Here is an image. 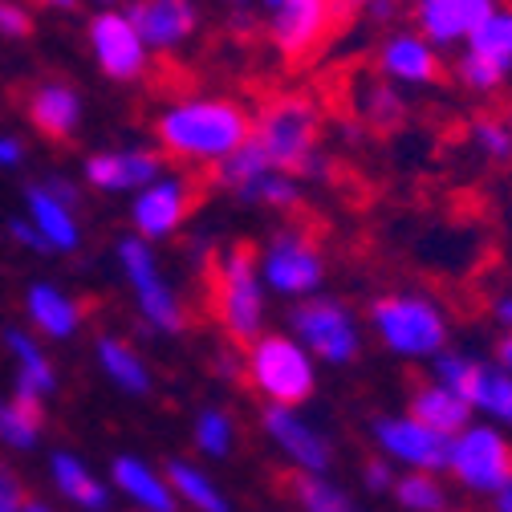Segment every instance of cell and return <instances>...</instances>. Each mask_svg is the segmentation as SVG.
<instances>
[{
	"label": "cell",
	"instance_id": "9a60e30c",
	"mask_svg": "<svg viewBox=\"0 0 512 512\" xmlns=\"http://www.w3.org/2000/svg\"><path fill=\"white\" fill-rule=\"evenodd\" d=\"M191 212H196V179L163 171L155 183L135 191V200H131V228L147 244H159V240L179 236L183 224L191 220Z\"/></svg>",
	"mask_w": 512,
	"mask_h": 512
},
{
	"label": "cell",
	"instance_id": "836d02e7",
	"mask_svg": "<svg viewBox=\"0 0 512 512\" xmlns=\"http://www.w3.org/2000/svg\"><path fill=\"white\" fill-rule=\"evenodd\" d=\"M464 49L488 57L492 66H500L504 74H512V5H496V9L484 17V25L468 37Z\"/></svg>",
	"mask_w": 512,
	"mask_h": 512
},
{
	"label": "cell",
	"instance_id": "1f68e13d",
	"mask_svg": "<svg viewBox=\"0 0 512 512\" xmlns=\"http://www.w3.org/2000/svg\"><path fill=\"white\" fill-rule=\"evenodd\" d=\"M358 118L366 122V131H399L407 122V98L399 86L387 78H366L358 82Z\"/></svg>",
	"mask_w": 512,
	"mask_h": 512
},
{
	"label": "cell",
	"instance_id": "7402d4cb",
	"mask_svg": "<svg viewBox=\"0 0 512 512\" xmlns=\"http://www.w3.org/2000/svg\"><path fill=\"white\" fill-rule=\"evenodd\" d=\"M82 118H86V106L70 82H41L29 94V122L53 143H70L82 131Z\"/></svg>",
	"mask_w": 512,
	"mask_h": 512
},
{
	"label": "cell",
	"instance_id": "e0dca14e",
	"mask_svg": "<svg viewBox=\"0 0 512 512\" xmlns=\"http://www.w3.org/2000/svg\"><path fill=\"white\" fill-rule=\"evenodd\" d=\"M374 74L387 78L391 86L423 90L443 78V57L419 29H391L382 33L374 49Z\"/></svg>",
	"mask_w": 512,
	"mask_h": 512
},
{
	"label": "cell",
	"instance_id": "f546056e",
	"mask_svg": "<svg viewBox=\"0 0 512 512\" xmlns=\"http://www.w3.org/2000/svg\"><path fill=\"white\" fill-rule=\"evenodd\" d=\"M289 504L293 512H366L362 500L342 488L334 476H301V472H289Z\"/></svg>",
	"mask_w": 512,
	"mask_h": 512
},
{
	"label": "cell",
	"instance_id": "e575fe53",
	"mask_svg": "<svg viewBox=\"0 0 512 512\" xmlns=\"http://www.w3.org/2000/svg\"><path fill=\"white\" fill-rule=\"evenodd\" d=\"M45 431V411L41 403L29 399H9L0 403V443L17 447V452H33L37 439Z\"/></svg>",
	"mask_w": 512,
	"mask_h": 512
},
{
	"label": "cell",
	"instance_id": "3957f363",
	"mask_svg": "<svg viewBox=\"0 0 512 512\" xmlns=\"http://www.w3.org/2000/svg\"><path fill=\"white\" fill-rule=\"evenodd\" d=\"M362 322L366 334L399 362L431 366V358L452 346V313L427 289H387L370 297Z\"/></svg>",
	"mask_w": 512,
	"mask_h": 512
},
{
	"label": "cell",
	"instance_id": "484cf974",
	"mask_svg": "<svg viewBox=\"0 0 512 512\" xmlns=\"http://www.w3.org/2000/svg\"><path fill=\"white\" fill-rule=\"evenodd\" d=\"M94 358H98V370L114 382V387L122 395H131V399H143L151 395L155 387V374L147 366V358L126 342V338H114V334H102L98 346H94Z\"/></svg>",
	"mask_w": 512,
	"mask_h": 512
},
{
	"label": "cell",
	"instance_id": "f35d334b",
	"mask_svg": "<svg viewBox=\"0 0 512 512\" xmlns=\"http://www.w3.org/2000/svg\"><path fill=\"white\" fill-rule=\"evenodd\" d=\"M29 500H25V488L17 480V472L9 464H0V512H21Z\"/></svg>",
	"mask_w": 512,
	"mask_h": 512
},
{
	"label": "cell",
	"instance_id": "9c48e42d",
	"mask_svg": "<svg viewBox=\"0 0 512 512\" xmlns=\"http://www.w3.org/2000/svg\"><path fill=\"white\" fill-rule=\"evenodd\" d=\"M212 183L224 191V196H232L236 204L277 212V216H289L305 204V183L297 175L273 167L252 139L212 171Z\"/></svg>",
	"mask_w": 512,
	"mask_h": 512
},
{
	"label": "cell",
	"instance_id": "7c38bea8",
	"mask_svg": "<svg viewBox=\"0 0 512 512\" xmlns=\"http://www.w3.org/2000/svg\"><path fill=\"white\" fill-rule=\"evenodd\" d=\"M265 443L301 476H330L338 464V447L326 427H317L301 407H261L256 415Z\"/></svg>",
	"mask_w": 512,
	"mask_h": 512
},
{
	"label": "cell",
	"instance_id": "ab89813d",
	"mask_svg": "<svg viewBox=\"0 0 512 512\" xmlns=\"http://www.w3.org/2000/svg\"><path fill=\"white\" fill-rule=\"evenodd\" d=\"M0 33L5 37H29L33 33V17L21 5H13V0H5V9H0Z\"/></svg>",
	"mask_w": 512,
	"mask_h": 512
},
{
	"label": "cell",
	"instance_id": "ffe728a7",
	"mask_svg": "<svg viewBox=\"0 0 512 512\" xmlns=\"http://www.w3.org/2000/svg\"><path fill=\"white\" fill-rule=\"evenodd\" d=\"M163 155L155 147H118V151H98L82 163V179L94 191L106 196H122V191H143L147 183H155L163 175Z\"/></svg>",
	"mask_w": 512,
	"mask_h": 512
},
{
	"label": "cell",
	"instance_id": "4dcf8cb0",
	"mask_svg": "<svg viewBox=\"0 0 512 512\" xmlns=\"http://www.w3.org/2000/svg\"><path fill=\"white\" fill-rule=\"evenodd\" d=\"M191 443H196V452L204 460H232L236 456V443H240V427H236V415L228 407H200L196 419H191Z\"/></svg>",
	"mask_w": 512,
	"mask_h": 512
},
{
	"label": "cell",
	"instance_id": "f5cc1de1",
	"mask_svg": "<svg viewBox=\"0 0 512 512\" xmlns=\"http://www.w3.org/2000/svg\"><path fill=\"white\" fill-rule=\"evenodd\" d=\"M228 9H252V0H224Z\"/></svg>",
	"mask_w": 512,
	"mask_h": 512
},
{
	"label": "cell",
	"instance_id": "ba28073f",
	"mask_svg": "<svg viewBox=\"0 0 512 512\" xmlns=\"http://www.w3.org/2000/svg\"><path fill=\"white\" fill-rule=\"evenodd\" d=\"M114 256H118V269H122V281L131 285V297H135V309L147 322V330L163 334V338H175L187 330V309H183V297L175 293L171 277L163 273L159 265V252L155 244H147L143 236H122L114 244Z\"/></svg>",
	"mask_w": 512,
	"mask_h": 512
},
{
	"label": "cell",
	"instance_id": "83f0119b",
	"mask_svg": "<svg viewBox=\"0 0 512 512\" xmlns=\"http://www.w3.org/2000/svg\"><path fill=\"white\" fill-rule=\"evenodd\" d=\"M5 346L17 362V399L45 403L57 391V366L49 362V354L25 330H5Z\"/></svg>",
	"mask_w": 512,
	"mask_h": 512
},
{
	"label": "cell",
	"instance_id": "b9f144b4",
	"mask_svg": "<svg viewBox=\"0 0 512 512\" xmlns=\"http://www.w3.org/2000/svg\"><path fill=\"white\" fill-rule=\"evenodd\" d=\"M362 17H366L370 25H399V17H403V0H366Z\"/></svg>",
	"mask_w": 512,
	"mask_h": 512
},
{
	"label": "cell",
	"instance_id": "ee69618b",
	"mask_svg": "<svg viewBox=\"0 0 512 512\" xmlns=\"http://www.w3.org/2000/svg\"><path fill=\"white\" fill-rule=\"evenodd\" d=\"M25 163V143L13 135H0V167H21Z\"/></svg>",
	"mask_w": 512,
	"mask_h": 512
},
{
	"label": "cell",
	"instance_id": "8d00e7d4",
	"mask_svg": "<svg viewBox=\"0 0 512 512\" xmlns=\"http://www.w3.org/2000/svg\"><path fill=\"white\" fill-rule=\"evenodd\" d=\"M468 143L484 163H496V167L512 163V131L500 114H476L468 122Z\"/></svg>",
	"mask_w": 512,
	"mask_h": 512
},
{
	"label": "cell",
	"instance_id": "d4e9b609",
	"mask_svg": "<svg viewBox=\"0 0 512 512\" xmlns=\"http://www.w3.org/2000/svg\"><path fill=\"white\" fill-rule=\"evenodd\" d=\"M25 309H29V322L49 338V342H70L78 330H82V301L70 297L66 289L57 285H33L29 297H25Z\"/></svg>",
	"mask_w": 512,
	"mask_h": 512
},
{
	"label": "cell",
	"instance_id": "681fc988",
	"mask_svg": "<svg viewBox=\"0 0 512 512\" xmlns=\"http://www.w3.org/2000/svg\"><path fill=\"white\" fill-rule=\"evenodd\" d=\"M334 5H338V17H342V13H362L366 0H334Z\"/></svg>",
	"mask_w": 512,
	"mask_h": 512
},
{
	"label": "cell",
	"instance_id": "7bdbcfd3",
	"mask_svg": "<svg viewBox=\"0 0 512 512\" xmlns=\"http://www.w3.org/2000/svg\"><path fill=\"white\" fill-rule=\"evenodd\" d=\"M9 236H13L17 244L33 248V252H53V248L45 244V236L33 228V220H21V216H17V220H9Z\"/></svg>",
	"mask_w": 512,
	"mask_h": 512
},
{
	"label": "cell",
	"instance_id": "44dd1931",
	"mask_svg": "<svg viewBox=\"0 0 512 512\" xmlns=\"http://www.w3.org/2000/svg\"><path fill=\"white\" fill-rule=\"evenodd\" d=\"M110 488L122 492L139 512H179V496L163 468L147 464L143 456H118L110 464Z\"/></svg>",
	"mask_w": 512,
	"mask_h": 512
},
{
	"label": "cell",
	"instance_id": "c3c4849f",
	"mask_svg": "<svg viewBox=\"0 0 512 512\" xmlns=\"http://www.w3.org/2000/svg\"><path fill=\"white\" fill-rule=\"evenodd\" d=\"M492 512H512V484L492 496Z\"/></svg>",
	"mask_w": 512,
	"mask_h": 512
},
{
	"label": "cell",
	"instance_id": "816d5d0a",
	"mask_svg": "<svg viewBox=\"0 0 512 512\" xmlns=\"http://www.w3.org/2000/svg\"><path fill=\"white\" fill-rule=\"evenodd\" d=\"M21 512H53V508H49V504H41V500H29Z\"/></svg>",
	"mask_w": 512,
	"mask_h": 512
},
{
	"label": "cell",
	"instance_id": "6f0895ef",
	"mask_svg": "<svg viewBox=\"0 0 512 512\" xmlns=\"http://www.w3.org/2000/svg\"><path fill=\"white\" fill-rule=\"evenodd\" d=\"M0 9H5V0H0Z\"/></svg>",
	"mask_w": 512,
	"mask_h": 512
},
{
	"label": "cell",
	"instance_id": "5bb4252c",
	"mask_svg": "<svg viewBox=\"0 0 512 512\" xmlns=\"http://www.w3.org/2000/svg\"><path fill=\"white\" fill-rule=\"evenodd\" d=\"M86 45L94 53V66L118 86L143 82L151 70V49H147L143 33L135 29V21L126 17V9L94 13L86 25Z\"/></svg>",
	"mask_w": 512,
	"mask_h": 512
},
{
	"label": "cell",
	"instance_id": "5b68a950",
	"mask_svg": "<svg viewBox=\"0 0 512 512\" xmlns=\"http://www.w3.org/2000/svg\"><path fill=\"white\" fill-rule=\"evenodd\" d=\"M244 387L261 407H305L317 399V358L289 330H265L244 346Z\"/></svg>",
	"mask_w": 512,
	"mask_h": 512
},
{
	"label": "cell",
	"instance_id": "db71d44e",
	"mask_svg": "<svg viewBox=\"0 0 512 512\" xmlns=\"http://www.w3.org/2000/svg\"><path fill=\"white\" fill-rule=\"evenodd\" d=\"M256 5H261V9H269V13H273V9L281 5V0H256Z\"/></svg>",
	"mask_w": 512,
	"mask_h": 512
},
{
	"label": "cell",
	"instance_id": "bcb514c9",
	"mask_svg": "<svg viewBox=\"0 0 512 512\" xmlns=\"http://www.w3.org/2000/svg\"><path fill=\"white\" fill-rule=\"evenodd\" d=\"M508 374H512V334H500V342H496V354H492Z\"/></svg>",
	"mask_w": 512,
	"mask_h": 512
},
{
	"label": "cell",
	"instance_id": "7a4b0ae2",
	"mask_svg": "<svg viewBox=\"0 0 512 512\" xmlns=\"http://www.w3.org/2000/svg\"><path fill=\"white\" fill-rule=\"evenodd\" d=\"M252 143L273 167L297 175L305 187L334 175V159L322 147V110L305 94H277L256 110Z\"/></svg>",
	"mask_w": 512,
	"mask_h": 512
},
{
	"label": "cell",
	"instance_id": "2e32d148",
	"mask_svg": "<svg viewBox=\"0 0 512 512\" xmlns=\"http://www.w3.org/2000/svg\"><path fill=\"white\" fill-rule=\"evenodd\" d=\"M334 21H338L334 0H281L269 13L265 33H269V45L285 61H305L313 49H322Z\"/></svg>",
	"mask_w": 512,
	"mask_h": 512
},
{
	"label": "cell",
	"instance_id": "f1b7e54d",
	"mask_svg": "<svg viewBox=\"0 0 512 512\" xmlns=\"http://www.w3.org/2000/svg\"><path fill=\"white\" fill-rule=\"evenodd\" d=\"M167 480L179 496V504H187L191 512H232V496L224 492V484L196 460H187V456H175L167 460Z\"/></svg>",
	"mask_w": 512,
	"mask_h": 512
},
{
	"label": "cell",
	"instance_id": "d590c367",
	"mask_svg": "<svg viewBox=\"0 0 512 512\" xmlns=\"http://www.w3.org/2000/svg\"><path fill=\"white\" fill-rule=\"evenodd\" d=\"M452 78H456V86H460L464 94H472V98H492V94H500V90L508 86L512 74H504L500 66H492L488 57H480V53H472V49H460L456 61H452Z\"/></svg>",
	"mask_w": 512,
	"mask_h": 512
},
{
	"label": "cell",
	"instance_id": "cb8c5ba5",
	"mask_svg": "<svg viewBox=\"0 0 512 512\" xmlns=\"http://www.w3.org/2000/svg\"><path fill=\"white\" fill-rule=\"evenodd\" d=\"M25 208H29L33 228L45 236V244H49L53 252H78V248H82L78 212H74L66 200H57L45 183L25 187Z\"/></svg>",
	"mask_w": 512,
	"mask_h": 512
},
{
	"label": "cell",
	"instance_id": "d6986e66",
	"mask_svg": "<svg viewBox=\"0 0 512 512\" xmlns=\"http://www.w3.org/2000/svg\"><path fill=\"white\" fill-rule=\"evenodd\" d=\"M500 0H411V21L415 29L443 53V49H464L468 37L484 25V17Z\"/></svg>",
	"mask_w": 512,
	"mask_h": 512
},
{
	"label": "cell",
	"instance_id": "6da1fadb",
	"mask_svg": "<svg viewBox=\"0 0 512 512\" xmlns=\"http://www.w3.org/2000/svg\"><path fill=\"white\" fill-rule=\"evenodd\" d=\"M252 139V114L228 94H183L155 114V143L183 167L216 171Z\"/></svg>",
	"mask_w": 512,
	"mask_h": 512
},
{
	"label": "cell",
	"instance_id": "d6a6232c",
	"mask_svg": "<svg viewBox=\"0 0 512 512\" xmlns=\"http://www.w3.org/2000/svg\"><path fill=\"white\" fill-rule=\"evenodd\" d=\"M391 500L399 512H447L452 508V484L435 472H399Z\"/></svg>",
	"mask_w": 512,
	"mask_h": 512
},
{
	"label": "cell",
	"instance_id": "74e56055",
	"mask_svg": "<svg viewBox=\"0 0 512 512\" xmlns=\"http://www.w3.org/2000/svg\"><path fill=\"white\" fill-rule=\"evenodd\" d=\"M395 480H399V468L387 456H378V452H370L362 460V468H358V484H362L366 496H391Z\"/></svg>",
	"mask_w": 512,
	"mask_h": 512
},
{
	"label": "cell",
	"instance_id": "8992f818",
	"mask_svg": "<svg viewBox=\"0 0 512 512\" xmlns=\"http://www.w3.org/2000/svg\"><path fill=\"white\" fill-rule=\"evenodd\" d=\"M256 269H261L269 297L285 305L326 293V281H330L326 248L305 224H277L256 244Z\"/></svg>",
	"mask_w": 512,
	"mask_h": 512
},
{
	"label": "cell",
	"instance_id": "ac0fdd59",
	"mask_svg": "<svg viewBox=\"0 0 512 512\" xmlns=\"http://www.w3.org/2000/svg\"><path fill=\"white\" fill-rule=\"evenodd\" d=\"M126 17L135 21L151 53H179L196 41L204 13L196 0H131Z\"/></svg>",
	"mask_w": 512,
	"mask_h": 512
},
{
	"label": "cell",
	"instance_id": "f6af8a7d",
	"mask_svg": "<svg viewBox=\"0 0 512 512\" xmlns=\"http://www.w3.org/2000/svg\"><path fill=\"white\" fill-rule=\"evenodd\" d=\"M45 187L53 191V196H57V200H66L70 208H78V187H74L70 179H45Z\"/></svg>",
	"mask_w": 512,
	"mask_h": 512
},
{
	"label": "cell",
	"instance_id": "9f6ffc18",
	"mask_svg": "<svg viewBox=\"0 0 512 512\" xmlns=\"http://www.w3.org/2000/svg\"><path fill=\"white\" fill-rule=\"evenodd\" d=\"M504 122H508V131H512V106H508V114H504Z\"/></svg>",
	"mask_w": 512,
	"mask_h": 512
},
{
	"label": "cell",
	"instance_id": "7dc6e473",
	"mask_svg": "<svg viewBox=\"0 0 512 512\" xmlns=\"http://www.w3.org/2000/svg\"><path fill=\"white\" fill-rule=\"evenodd\" d=\"M232 29L236 33H252L256 29V21L248 17V9H232Z\"/></svg>",
	"mask_w": 512,
	"mask_h": 512
},
{
	"label": "cell",
	"instance_id": "4316f807",
	"mask_svg": "<svg viewBox=\"0 0 512 512\" xmlns=\"http://www.w3.org/2000/svg\"><path fill=\"white\" fill-rule=\"evenodd\" d=\"M407 411H411L419 423H427L431 431H439V435H460V431L476 419L472 407H468V399L456 395V391H447L443 382H435V378L419 382V387L411 391Z\"/></svg>",
	"mask_w": 512,
	"mask_h": 512
},
{
	"label": "cell",
	"instance_id": "603a6c76",
	"mask_svg": "<svg viewBox=\"0 0 512 512\" xmlns=\"http://www.w3.org/2000/svg\"><path fill=\"white\" fill-rule=\"evenodd\" d=\"M49 476L57 484V492L66 496L74 508L82 512H110L114 504V488L110 480H102L86 460H78L74 452H53L49 456Z\"/></svg>",
	"mask_w": 512,
	"mask_h": 512
},
{
	"label": "cell",
	"instance_id": "680465c9",
	"mask_svg": "<svg viewBox=\"0 0 512 512\" xmlns=\"http://www.w3.org/2000/svg\"><path fill=\"white\" fill-rule=\"evenodd\" d=\"M447 512H456V508H447Z\"/></svg>",
	"mask_w": 512,
	"mask_h": 512
},
{
	"label": "cell",
	"instance_id": "8fae6325",
	"mask_svg": "<svg viewBox=\"0 0 512 512\" xmlns=\"http://www.w3.org/2000/svg\"><path fill=\"white\" fill-rule=\"evenodd\" d=\"M447 480L468 496L492 500L500 488L512 484V431L472 419L460 435H452V460Z\"/></svg>",
	"mask_w": 512,
	"mask_h": 512
},
{
	"label": "cell",
	"instance_id": "52a82bcc",
	"mask_svg": "<svg viewBox=\"0 0 512 512\" xmlns=\"http://www.w3.org/2000/svg\"><path fill=\"white\" fill-rule=\"evenodd\" d=\"M285 330L317 358V366H354L366 350L362 313L334 293H317L289 305Z\"/></svg>",
	"mask_w": 512,
	"mask_h": 512
},
{
	"label": "cell",
	"instance_id": "f907efd6",
	"mask_svg": "<svg viewBox=\"0 0 512 512\" xmlns=\"http://www.w3.org/2000/svg\"><path fill=\"white\" fill-rule=\"evenodd\" d=\"M41 5H49V9H74L78 0H41Z\"/></svg>",
	"mask_w": 512,
	"mask_h": 512
},
{
	"label": "cell",
	"instance_id": "30bf717a",
	"mask_svg": "<svg viewBox=\"0 0 512 512\" xmlns=\"http://www.w3.org/2000/svg\"><path fill=\"white\" fill-rule=\"evenodd\" d=\"M431 378L443 382L447 391L464 395L476 419L512 431V374L496 358L447 346L439 358H431Z\"/></svg>",
	"mask_w": 512,
	"mask_h": 512
},
{
	"label": "cell",
	"instance_id": "4fadbf2b",
	"mask_svg": "<svg viewBox=\"0 0 512 512\" xmlns=\"http://www.w3.org/2000/svg\"><path fill=\"white\" fill-rule=\"evenodd\" d=\"M370 447L387 456L399 472H435L447 476L452 460V435H439L419 423L411 411H387L370 419Z\"/></svg>",
	"mask_w": 512,
	"mask_h": 512
},
{
	"label": "cell",
	"instance_id": "277c9868",
	"mask_svg": "<svg viewBox=\"0 0 512 512\" xmlns=\"http://www.w3.org/2000/svg\"><path fill=\"white\" fill-rule=\"evenodd\" d=\"M269 289L256 269V248L252 244H228L216 248L208 265V309L212 322L232 346H248L269 330Z\"/></svg>",
	"mask_w": 512,
	"mask_h": 512
},
{
	"label": "cell",
	"instance_id": "11a10c76",
	"mask_svg": "<svg viewBox=\"0 0 512 512\" xmlns=\"http://www.w3.org/2000/svg\"><path fill=\"white\" fill-rule=\"evenodd\" d=\"M94 5H102V9H110V5H114V0H94Z\"/></svg>",
	"mask_w": 512,
	"mask_h": 512
},
{
	"label": "cell",
	"instance_id": "60d3db41",
	"mask_svg": "<svg viewBox=\"0 0 512 512\" xmlns=\"http://www.w3.org/2000/svg\"><path fill=\"white\" fill-rule=\"evenodd\" d=\"M488 317H492V326L500 334H512V285L488 297Z\"/></svg>",
	"mask_w": 512,
	"mask_h": 512
}]
</instances>
